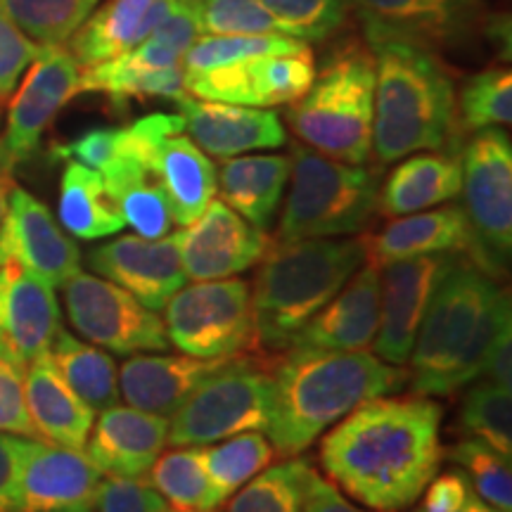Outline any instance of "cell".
I'll list each match as a JSON object with an SVG mask.
<instances>
[{
	"label": "cell",
	"instance_id": "19",
	"mask_svg": "<svg viewBox=\"0 0 512 512\" xmlns=\"http://www.w3.org/2000/svg\"><path fill=\"white\" fill-rule=\"evenodd\" d=\"M366 31V43L408 41L430 50L448 46L475 29L477 5L470 0H347Z\"/></svg>",
	"mask_w": 512,
	"mask_h": 512
},
{
	"label": "cell",
	"instance_id": "5",
	"mask_svg": "<svg viewBox=\"0 0 512 512\" xmlns=\"http://www.w3.org/2000/svg\"><path fill=\"white\" fill-rule=\"evenodd\" d=\"M366 238L275 242L254 278V347L283 356L299 330L366 264Z\"/></svg>",
	"mask_w": 512,
	"mask_h": 512
},
{
	"label": "cell",
	"instance_id": "4",
	"mask_svg": "<svg viewBox=\"0 0 512 512\" xmlns=\"http://www.w3.org/2000/svg\"><path fill=\"white\" fill-rule=\"evenodd\" d=\"M375 55L373 155L380 164L456 145V91L444 64L408 41L368 43Z\"/></svg>",
	"mask_w": 512,
	"mask_h": 512
},
{
	"label": "cell",
	"instance_id": "8",
	"mask_svg": "<svg viewBox=\"0 0 512 512\" xmlns=\"http://www.w3.org/2000/svg\"><path fill=\"white\" fill-rule=\"evenodd\" d=\"M463 214L467 259L501 280L512 256V143L501 128H482L463 147Z\"/></svg>",
	"mask_w": 512,
	"mask_h": 512
},
{
	"label": "cell",
	"instance_id": "56",
	"mask_svg": "<svg viewBox=\"0 0 512 512\" xmlns=\"http://www.w3.org/2000/svg\"><path fill=\"white\" fill-rule=\"evenodd\" d=\"M3 102H0V174H12V166L8 164V159H5V150H3Z\"/></svg>",
	"mask_w": 512,
	"mask_h": 512
},
{
	"label": "cell",
	"instance_id": "2",
	"mask_svg": "<svg viewBox=\"0 0 512 512\" xmlns=\"http://www.w3.org/2000/svg\"><path fill=\"white\" fill-rule=\"evenodd\" d=\"M510 292L482 268L453 254L422 316L408 382L418 396H451L482 375L486 356L510 325Z\"/></svg>",
	"mask_w": 512,
	"mask_h": 512
},
{
	"label": "cell",
	"instance_id": "27",
	"mask_svg": "<svg viewBox=\"0 0 512 512\" xmlns=\"http://www.w3.org/2000/svg\"><path fill=\"white\" fill-rule=\"evenodd\" d=\"M463 188V164L456 152L413 155L396 166L377 192V211L389 219L418 214L456 200Z\"/></svg>",
	"mask_w": 512,
	"mask_h": 512
},
{
	"label": "cell",
	"instance_id": "55",
	"mask_svg": "<svg viewBox=\"0 0 512 512\" xmlns=\"http://www.w3.org/2000/svg\"><path fill=\"white\" fill-rule=\"evenodd\" d=\"M12 188H15V183H12V174H0V221H3L5 209H8V197Z\"/></svg>",
	"mask_w": 512,
	"mask_h": 512
},
{
	"label": "cell",
	"instance_id": "18",
	"mask_svg": "<svg viewBox=\"0 0 512 512\" xmlns=\"http://www.w3.org/2000/svg\"><path fill=\"white\" fill-rule=\"evenodd\" d=\"M95 273L131 292L147 309H164L185 285V271L178 249V235L145 240L140 235H124L88 254Z\"/></svg>",
	"mask_w": 512,
	"mask_h": 512
},
{
	"label": "cell",
	"instance_id": "34",
	"mask_svg": "<svg viewBox=\"0 0 512 512\" xmlns=\"http://www.w3.org/2000/svg\"><path fill=\"white\" fill-rule=\"evenodd\" d=\"M152 0H107L88 15L64 46L79 62V67L112 60L133 48L138 24Z\"/></svg>",
	"mask_w": 512,
	"mask_h": 512
},
{
	"label": "cell",
	"instance_id": "20",
	"mask_svg": "<svg viewBox=\"0 0 512 512\" xmlns=\"http://www.w3.org/2000/svg\"><path fill=\"white\" fill-rule=\"evenodd\" d=\"M60 330V304L53 285L22 266H0V358L27 368L46 354Z\"/></svg>",
	"mask_w": 512,
	"mask_h": 512
},
{
	"label": "cell",
	"instance_id": "54",
	"mask_svg": "<svg viewBox=\"0 0 512 512\" xmlns=\"http://www.w3.org/2000/svg\"><path fill=\"white\" fill-rule=\"evenodd\" d=\"M411 512H425V510L418 508V510H411ZM453 512H503V510H498V508H494V505H489L484 501V498H479L475 491H472V494L465 498V503Z\"/></svg>",
	"mask_w": 512,
	"mask_h": 512
},
{
	"label": "cell",
	"instance_id": "52",
	"mask_svg": "<svg viewBox=\"0 0 512 512\" xmlns=\"http://www.w3.org/2000/svg\"><path fill=\"white\" fill-rule=\"evenodd\" d=\"M302 512H366V510L351 505L347 498L339 494L337 486L325 482V479L316 472L311 479L309 494H306Z\"/></svg>",
	"mask_w": 512,
	"mask_h": 512
},
{
	"label": "cell",
	"instance_id": "12",
	"mask_svg": "<svg viewBox=\"0 0 512 512\" xmlns=\"http://www.w3.org/2000/svg\"><path fill=\"white\" fill-rule=\"evenodd\" d=\"M316 62L311 48L285 55H259L204 72H185V93L200 100L264 107L292 105L309 91Z\"/></svg>",
	"mask_w": 512,
	"mask_h": 512
},
{
	"label": "cell",
	"instance_id": "30",
	"mask_svg": "<svg viewBox=\"0 0 512 512\" xmlns=\"http://www.w3.org/2000/svg\"><path fill=\"white\" fill-rule=\"evenodd\" d=\"M102 178L121 219L140 238L157 240L174 233V211L150 166L133 157H117L102 171Z\"/></svg>",
	"mask_w": 512,
	"mask_h": 512
},
{
	"label": "cell",
	"instance_id": "22",
	"mask_svg": "<svg viewBox=\"0 0 512 512\" xmlns=\"http://www.w3.org/2000/svg\"><path fill=\"white\" fill-rule=\"evenodd\" d=\"M185 131L204 155L228 159L252 150H275L287 143L283 121L264 107L200 100L183 93L174 100Z\"/></svg>",
	"mask_w": 512,
	"mask_h": 512
},
{
	"label": "cell",
	"instance_id": "25",
	"mask_svg": "<svg viewBox=\"0 0 512 512\" xmlns=\"http://www.w3.org/2000/svg\"><path fill=\"white\" fill-rule=\"evenodd\" d=\"M24 394H27V411L38 441L76 448V451L86 448L95 411L62 380L48 354H41L29 363V370L24 373Z\"/></svg>",
	"mask_w": 512,
	"mask_h": 512
},
{
	"label": "cell",
	"instance_id": "6",
	"mask_svg": "<svg viewBox=\"0 0 512 512\" xmlns=\"http://www.w3.org/2000/svg\"><path fill=\"white\" fill-rule=\"evenodd\" d=\"M375 55L358 38L339 41L302 98L292 102L287 121L320 155L347 164H366L373 155Z\"/></svg>",
	"mask_w": 512,
	"mask_h": 512
},
{
	"label": "cell",
	"instance_id": "44",
	"mask_svg": "<svg viewBox=\"0 0 512 512\" xmlns=\"http://www.w3.org/2000/svg\"><path fill=\"white\" fill-rule=\"evenodd\" d=\"M197 12H200L202 31L207 34H283L287 36L275 17L268 12L259 0H200Z\"/></svg>",
	"mask_w": 512,
	"mask_h": 512
},
{
	"label": "cell",
	"instance_id": "7",
	"mask_svg": "<svg viewBox=\"0 0 512 512\" xmlns=\"http://www.w3.org/2000/svg\"><path fill=\"white\" fill-rule=\"evenodd\" d=\"M292 188L280 214L275 242L323 240L361 233L377 211L380 171L347 164L294 143Z\"/></svg>",
	"mask_w": 512,
	"mask_h": 512
},
{
	"label": "cell",
	"instance_id": "13",
	"mask_svg": "<svg viewBox=\"0 0 512 512\" xmlns=\"http://www.w3.org/2000/svg\"><path fill=\"white\" fill-rule=\"evenodd\" d=\"M79 76L81 67L67 46H41L38 50L29 74L8 105L3 150L12 169L36 155L57 112L79 95Z\"/></svg>",
	"mask_w": 512,
	"mask_h": 512
},
{
	"label": "cell",
	"instance_id": "43",
	"mask_svg": "<svg viewBox=\"0 0 512 512\" xmlns=\"http://www.w3.org/2000/svg\"><path fill=\"white\" fill-rule=\"evenodd\" d=\"M287 36L318 43L335 36L347 24V0H259Z\"/></svg>",
	"mask_w": 512,
	"mask_h": 512
},
{
	"label": "cell",
	"instance_id": "57",
	"mask_svg": "<svg viewBox=\"0 0 512 512\" xmlns=\"http://www.w3.org/2000/svg\"><path fill=\"white\" fill-rule=\"evenodd\" d=\"M183 3H200V0H183Z\"/></svg>",
	"mask_w": 512,
	"mask_h": 512
},
{
	"label": "cell",
	"instance_id": "9",
	"mask_svg": "<svg viewBox=\"0 0 512 512\" xmlns=\"http://www.w3.org/2000/svg\"><path fill=\"white\" fill-rule=\"evenodd\" d=\"M273 373L254 356L242 354L192 392L169 418L171 446H209L240 432H266Z\"/></svg>",
	"mask_w": 512,
	"mask_h": 512
},
{
	"label": "cell",
	"instance_id": "40",
	"mask_svg": "<svg viewBox=\"0 0 512 512\" xmlns=\"http://www.w3.org/2000/svg\"><path fill=\"white\" fill-rule=\"evenodd\" d=\"M460 427L472 439L494 446L512 458V399L510 387L482 380L467 389L460 408Z\"/></svg>",
	"mask_w": 512,
	"mask_h": 512
},
{
	"label": "cell",
	"instance_id": "28",
	"mask_svg": "<svg viewBox=\"0 0 512 512\" xmlns=\"http://www.w3.org/2000/svg\"><path fill=\"white\" fill-rule=\"evenodd\" d=\"M290 181V155L228 157L219 166L221 202L259 230H268Z\"/></svg>",
	"mask_w": 512,
	"mask_h": 512
},
{
	"label": "cell",
	"instance_id": "31",
	"mask_svg": "<svg viewBox=\"0 0 512 512\" xmlns=\"http://www.w3.org/2000/svg\"><path fill=\"white\" fill-rule=\"evenodd\" d=\"M57 214L64 230L81 240L110 238L126 226L100 171L72 159L64 166Z\"/></svg>",
	"mask_w": 512,
	"mask_h": 512
},
{
	"label": "cell",
	"instance_id": "16",
	"mask_svg": "<svg viewBox=\"0 0 512 512\" xmlns=\"http://www.w3.org/2000/svg\"><path fill=\"white\" fill-rule=\"evenodd\" d=\"M176 235L185 278L195 283L233 278L259 264L273 245L266 230L252 226L221 200H211L209 207Z\"/></svg>",
	"mask_w": 512,
	"mask_h": 512
},
{
	"label": "cell",
	"instance_id": "35",
	"mask_svg": "<svg viewBox=\"0 0 512 512\" xmlns=\"http://www.w3.org/2000/svg\"><path fill=\"white\" fill-rule=\"evenodd\" d=\"M183 64L166 69H145L128 60L126 55L83 67L79 76V93H105L114 102L128 98H169L176 100L185 93Z\"/></svg>",
	"mask_w": 512,
	"mask_h": 512
},
{
	"label": "cell",
	"instance_id": "26",
	"mask_svg": "<svg viewBox=\"0 0 512 512\" xmlns=\"http://www.w3.org/2000/svg\"><path fill=\"white\" fill-rule=\"evenodd\" d=\"M366 238V235H363ZM470 247V230L458 204L399 216L373 238H366V261L377 268L396 259L425 254H463Z\"/></svg>",
	"mask_w": 512,
	"mask_h": 512
},
{
	"label": "cell",
	"instance_id": "10",
	"mask_svg": "<svg viewBox=\"0 0 512 512\" xmlns=\"http://www.w3.org/2000/svg\"><path fill=\"white\" fill-rule=\"evenodd\" d=\"M169 344L197 358L235 356L254 347L252 285L240 278L181 287L164 306Z\"/></svg>",
	"mask_w": 512,
	"mask_h": 512
},
{
	"label": "cell",
	"instance_id": "23",
	"mask_svg": "<svg viewBox=\"0 0 512 512\" xmlns=\"http://www.w3.org/2000/svg\"><path fill=\"white\" fill-rule=\"evenodd\" d=\"M242 354L223 358L136 354L119 370V394L138 411L171 418L192 392L238 361Z\"/></svg>",
	"mask_w": 512,
	"mask_h": 512
},
{
	"label": "cell",
	"instance_id": "14",
	"mask_svg": "<svg viewBox=\"0 0 512 512\" xmlns=\"http://www.w3.org/2000/svg\"><path fill=\"white\" fill-rule=\"evenodd\" d=\"M453 254H425L380 266V328L375 356L392 366H406L422 316Z\"/></svg>",
	"mask_w": 512,
	"mask_h": 512
},
{
	"label": "cell",
	"instance_id": "48",
	"mask_svg": "<svg viewBox=\"0 0 512 512\" xmlns=\"http://www.w3.org/2000/svg\"><path fill=\"white\" fill-rule=\"evenodd\" d=\"M121 128H91L83 136L74 138L72 143L57 145L53 150L55 157L72 159L88 169L105 171L119 155Z\"/></svg>",
	"mask_w": 512,
	"mask_h": 512
},
{
	"label": "cell",
	"instance_id": "50",
	"mask_svg": "<svg viewBox=\"0 0 512 512\" xmlns=\"http://www.w3.org/2000/svg\"><path fill=\"white\" fill-rule=\"evenodd\" d=\"M472 484L467 482V477L460 470H451L446 475H437L427 484V489L422 491L420 508L425 512H453L465 503V498L472 494Z\"/></svg>",
	"mask_w": 512,
	"mask_h": 512
},
{
	"label": "cell",
	"instance_id": "29",
	"mask_svg": "<svg viewBox=\"0 0 512 512\" xmlns=\"http://www.w3.org/2000/svg\"><path fill=\"white\" fill-rule=\"evenodd\" d=\"M155 174L174 211V221L190 226L216 195V169L188 136L174 133L159 143Z\"/></svg>",
	"mask_w": 512,
	"mask_h": 512
},
{
	"label": "cell",
	"instance_id": "38",
	"mask_svg": "<svg viewBox=\"0 0 512 512\" xmlns=\"http://www.w3.org/2000/svg\"><path fill=\"white\" fill-rule=\"evenodd\" d=\"M100 0H0V10L38 46H64Z\"/></svg>",
	"mask_w": 512,
	"mask_h": 512
},
{
	"label": "cell",
	"instance_id": "21",
	"mask_svg": "<svg viewBox=\"0 0 512 512\" xmlns=\"http://www.w3.org/2000/svg\"><path fill=\"white\" fill-rule=\"evenodd\" d=\"M380 328V268L366 261L294 335L287 351H363ZM285 351V354H287Z\"/></svg>",
	"mask_w": 512,
	"mask_h": 512
},
{
	"label": "cell",
	"instance_id": "37",
	"mask_svg": "<svg viewBox=\"0 0 512 512\" xmlns=\"http://www.w3.org/2000/svg\"><path fill=\"white\" fill-rule=\"evenodd\" d=\"M202 458L211 484L228 501L249 479L273 463L275 451L264 432H240L223 439V444L202 446Z\"/></svg>",
	"mask_w": 512,
	"mask_h": 512
},
{
	"label": "cell",
	"instance_id": "36",
	"mask_svg": "<svg viewBox=\"0 0 512 512\" xmlns=\"http://www.w3.org/2000/svg\"><path fill=\"white\" fill-rule=\"evenodd\" d=\"M313 475L316 470L306 458L268 465L235 491L228 512H302Z\"/></svg>",
	"mask_w": 512,
	"mask_h": 512
},
{
	"label": "cell",
	"instance_id": "33",
	"mask_svg": "<svg viewBox=\"0 0 512 512\" xmlns=\"http://www.w3.org/2000/svg\"><path fill=\"white\" fill-rule=\"evenodd\" d=\"M145 477L174 512H216L226 503L211 484L202 446H174V451H162Z\"/></svg>",
	"mask_w": 512,
	"mask_h": 512
},
{
	"label": "cell",
	"instance_id": "39",
	"mask_svg": "<svg viewBox=\"0 0 512 512\" xmlns=\"http://www.w3.org/2000/svg\"><path fill=\"white\" fill-rule=\"evenodd\" d=\"M458 133H477L482 128L510 126L512 74L508 67H489L470 76L456 98Z\"/></svg>",
	"mask_w": 512,
	"mask_h": 512
},
{
	"label": "cell",
	"instance_id": "17",
	"mask_svg": "<svg viewBox=\"0 0 512 512\" xmlns=\"http://www.w3.org/2000/svg\"><path fill=\"white\" fill-rule=\"evenodd\" d=\"M22 266L48 285H64L81 271V249L57 226L48 207L27 190L12 188L0 221V266Z\"/></svg>",
	"mask_w": 512,
	"mask_h": 512
},
{
	"label": "cell",
	"instance_id": "15",
	"mask_svg": "<svg viewBox=\"0 0 512 512\" xmlns=\"http://www.w3.org/2000/svg\"><path fill=\"white\" fill-rule=\"evenodd\" d=\"M100 482L88 453L24 439L15 512H95Z\"/></svg>",
	"mask_w": 512,
	"mask_h": 512
},
{
	"label": "cell",
	"instance_id": "41",
	"mask_svg": "<svg viewBox=\"0 0 512 512\" xmlns=\"http://www.w3.org/2000/svg\"><path fill=\"white\" fill-rule=\"evenodd\" d=\"M446 453L451 463L460 467L479 498L498 510L512 512V467L508 456L472 437L460 439Z\"/></svg>",
	"mask_w": 512,
	"mask_h": 512
},
{
	"label": "cell",
	"instance_id": "32",
	"mask_svg": "<svg viewBox=\"0 0 512 512\" xmlns=\"http://www.w3.org/2000/svg\"><path fill=\"white\" fill-rule=\"evenodd\" d=\"M50 363L62 380L74 389L81 401L93 411H105L119 403V370L112 356L105 351L83 344L72 332L57 330V335L46 351Z\"/></svg>",
	"mask_w": 512,
	"mask_h": 512
},
{
	"label": "cell",
	"instance_id": "49",
	"mask_svg": "<svg viewBox=\"0 0 512 512\" xmlns=\"http://www.w3.org/2000/svg\"><path fill=\"white\" fill-rule=\"evenodd\" d=\"M147 38H155L157 43H164L166 48L176 50L178 55L185 57V53L202 38V22L197 5L178 0L171 15Z\"/></svg>",
	"mask_w": 512,
	"mask_h": 512
},
{
	"label": "cell",
	"instance_id": "46",
	"mask_svg": "<svg viewBox=\"0 0 512 512\" xmlns=\"http://www.w3.org/2000/svg\"><path fill=\"white\" fill-rule=\"evenodd\" d=\"M95 512H174L145 479L110 477L100 482Z\"/></svg>",
	"mask_w": 512,
	"mask_h": 512
},
{
	"label": "cell",
	"instance_id": "1",
	"mask_svg": "<svg viewBox=\"0 0 512 512\" xmlns=\"http://www.w3.org/2000/svg\"><path fill=\"white\" fill-rule=\"evenodd\" d=\"M441 418L432 396H377L332 425L320 441V465L356 503L401 512L439 475Z\"/></svg>",
	"mask_w": 512,
	"mask_h": 512
},
{
	"label": "cell",
	"instance_id": "45",
	"mask_svg": "<svg viewBox=\"0 0 512 512\" xmlns=\"http://www.w3.org/2000/svg\"><path fill=\"white\" fill-rule=\"evenodd\" d=\"M41 46L0 10V102H8Z\"/></svg>",
	"mask_w": 512,
	"mask_h": 512
},
{
	"label": "cell",
	"instance_id": "3",
	"mask_svg": "<svg viewBox=\"0 0 512 512\" xmlns=\"http://www.w3.org/2000/svg\"><path fill=\"white\" fill-rule=\"evenodd\" d=\"M406 382V368L368 351H287L273 373L266 427L275 456H299L361 403Z\"/></svg>",
	"mask_w": 512,
	"mask_h": 512
},
{
	"label": "cell",
	"instance_id": "47",
	"mask_svg": "<svg viewBox=\"0 0 512 512\" xmlns=\"http://www.w3.org/2000/svg\"><path fill=\"white\" fill-rule=\"evenodd\" d=\"M0 432L36 439L24 394V366L0 358Z\"/></svg>",
	"mask_w": 512,
	"mask_h": 512
},
{
	"label": "cell",
	"instance_id": "42",
	"mask_svg": "<svg viewBox=\"0 0 512 512\" xmlns=\"http://www.w3.org/2000/svg\"><path fill=\"white\" fill-rule=\"evenodd\" d=\"M309 48L304 41H297L292 36L283 34H259V36H242V34H209L200 38L183 57V72H204V69L221 67V64L240 62L247 57L259 55H285L299 53Z\"/></svg>",
	"mask_w": 512,
	"mask_h": 512
},
{
	"label": "cell",
	"instance_id": "11",
	"mask_svg": "<svg viewBox=\"0 0 512 512\" xmlns=\"http://www.w3.org/2000/svg\"><path fill=\"white\" fill-rule=\"evenodd\" d=\"M64 287L69 323L95 347L119 356L164 354L171 349L164 320L112 280L74 273Z\"/></svg>",
	"mask_w": 512,
	"mask_h": 512
},
{
	"label": "cell",
	"instance_id": "53",
	"mask_svg": "<svg viewBox=\"0 0 512 512\" xmlns=\"http://www.w3.org/2000/svg\"><path fill=\"white\" fill-rule=\"evenodd\" d=\"M512 325H508L491 347L489 356H486L482 375L484 380L503 384V387H512Z\"/></svg>",
	"mask_w": 512,
	"mask_h": 512
},
{
	"label": "cell",
	"instance_id": "24",
	"mask_svg": "<svg viewBox=\"0 0 512 512\" xmlns=\"http://www.w3.org/2000/svg\"><path fill=\"white\" fill-rule=\"evenodd\" d=\"M91 432L86 453L102 475L143 479L162 456L169 418L131 406H112L100 411Z\"/></svg>",
	"mask_w": 512,
	"mask_h": 512
},
{
	"label": "cell",
	"instance_id": "51",
	"mask_svg": "<svg viewBox=\"0 0 512 512\" xmlns=\"http://www.w3.org/2000/svg\"><path fill=\"white\" fill-rule=\"evenodd\" d=\"M22 448L24 437H12V434L0 432V512H15Z\"/></svg>",
	"mask_w": 512,
	"mask_h": 512
}]
</instances>
